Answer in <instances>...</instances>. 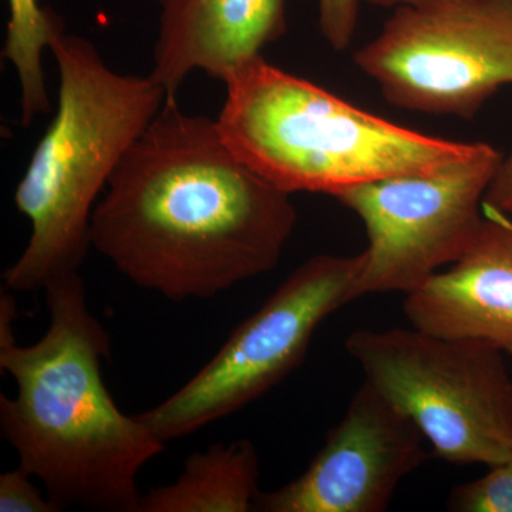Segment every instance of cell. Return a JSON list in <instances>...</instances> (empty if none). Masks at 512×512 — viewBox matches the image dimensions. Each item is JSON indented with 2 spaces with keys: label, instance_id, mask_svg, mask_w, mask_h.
I'll return each instance as SVG.
<instances>
[{
  "label": "cell",
  "instance_id": "14",
  "mask_svg": "<svg viewBox=\"0 0 512 512\" xmlns=\"http://www.w3.org/2000/svg\"><path fill=\"white\" fill-rule=\"evenodd\" d=\"M454 512H512V464L490 467V473L457 485L448 495Z\"/></svg>",
  "mask_w": 512,
  "mask_h": 512
},
{
  "label": "cell",
  "instance_id": "16",
  "mask_svg": "<svg viewBox=\"0 0 512 512\" xmlns=\"http://www.w3.org/2000/svg\"><path fill=\"white\" fill-rule=\"evenodd\" d=\"M360 0H319L320 32L333 49H348L359 18Z\"/></svg>",
  "mask_w": 512,
  "mask_h": 512
},
{
  "label": "cell",
  "instance_id": "11",
  "mask_svg": "<svg viewBox=\"0 0 512 512\" xmlns=\"http://www.w3.org/2000/svg\"><path fill=\"white\" fill-rule=\"evenodd\" d=\"M286 0H160L150 76L170 96L204 72L224 82L284 35Z\"/></svg>",
  "mask_w": 512,
  "mask_h": 512
},
{
  "label": "cell",
  "instance_id": "10",
  "mask_svg": "<svg viewBox=\"0 0 512 512\" xmlns=\"http://www.w3.org/2000/svg\"><path fill=\"white\" fill-rule=\"evenodd\" d=\"M413 328L474 339L512 355V221L483 205V221L464 255L407 293Z\"/></svg>",
  "mask_w": 512,
  "mask_h": 512
},
{
  "label": "cell",
  "instance_id": "13",
  "mask_svg": "<svg viewBox=\"0 0 512 512\" xmlns=\"http://www.w3.org/2000/svg\"><path fill=\"white\" fill-rule=\"evenodd\" d=\"M3 59L15 69L20 87V120L25 127L50 110L43 53L60 29L63 20L53 10L42 8L39 0H8Z\"/></svg>",
  "mask_w": 512,
  "mask_h": 512
},
{
  "label": "cell",
  "instance_id": "7",
  "mask_svg": "<svg viewBox=\"0 0 512 512\" xmlns=\"http://www.w3.org/2000/svg\"><path fill=\"white\" fill-rule=\"evenodd\" d=\"M353 62L399 109L473 119L512 84V0L400 6Z\"/></svg>",
  "mask_w": 512,
  "mask_h": 512
},
{
  "label": "cell",
  "instance_id": "1",
  "mask_svg": "<svg viewBox=\"0 0 512 512\" xmlns=\"http://www.w3.org/2000/svg\"><path fill=\"white\" fill-rule=\"evenodd\" d=\"M296 221L291 194L239 160L217 120L168 96L111 175L90 241L128 281L181 302L271 272Z\"/></svg>",
  "mask_w": 512,
  "mask_h": 512
},
{
  "label": "cell",
  "instance_id": "2",
  "mask_svg": "<svg viewBox=\"0 0 512 512\" xmlns=\"http://www.w3.org/2000/svg\"><path fill=\"white\" fill-rule=\"evenodd\" d=\"M45 291V336L32 346L0 338V369L18 387L15 399L0 394L3 439L57 511L137 512L138 474L165 443L121 412L104 384L110 336L90 312L82 276H62Z\"/></svg>",
  "mask_w": 512,
  "mask_h": 512
},
{
  "label": "cell",
  "instance_id": "8",
  "mask_svg": "<svg viewBox=\"0 0 512 512\" xmlns=\"http://www.w3.org/2000/svg\"><path fill=\"white\" fill-rule=\"evenodd\" d=\"M501 160L500 151L483 143L460 163L393 175L336 195L366 228L360 298L407 295L457 262L480 228L485 194Z\"/></svg>",
  "mask_w": 512,
  "mask_h": 512
},
{
  "label": "cell",
  "instance_id": "15",
  "mask_svg": "<svg viewBox=\"0 0 512 512\" xmlns=\"http://www.w3.org/2000/svg\"><path fill=\"white\" fill-rule=\"evenodd\" d=\"M22 467L0 474V512H57Z\"/></svg>",
  "mask_w": 512,
  "mask_h": 512
},
{
  "label": "cell",
  "instance_id": "19",
  "mask_svg": "<svg viewBox=\"0 0 512 512\" xmlns=\"http://www.w3.org/2000/svg\"><path fill=\"white\" fill-rule=\"evenodd\" d=\"M510 464H512V458H511Z\"/></svg>",
  "mask_w": 512,
  "mask_h": 512
},
{
  "label": "cell",
  "instance_id": "9",
  "mask_svg": "<svg viewBox=\"0 0 512 512\" xmlns=\"http://www.w3.org/2000/svg\"><path fill=\"white\" fill-rule=\"evenodd\" d=\"M424 441L412 419L363 382L305 473L259 494L254 511H386L403 478L430 457Z\"/></svg>",
  "mask_w": 512,
  "mask_h": 512
},
{
  "label": "cell",
  "instance_id": "5",
  "mask_svg": "<svg viewBox=\"0 0 512 512\" xmlns=\"http://www.w3.org/2000/svg\"><path fill=\"white\" fill-rule=\"evenodd\" d=\"M345 348L434 454L448 463H510L512 377L500 349L417 328L355 330Z\"/></svg>",
  "mask_w": 512,
  "mask_h": 512
},
{
  "label": "cell",
  "instance_id": "18",
  "mask_svg": "<svg viewBox=\"0 0 512 512\" xmlns=\"http://www.w3.org/2000/svg\"><path fill=\"white\" fill-rule=\"evenodd\" d=\"M370 5L383 6V8H400V6H424L433 3L446 2V0H366Z\"/></svg>",
  "mask_w": 512,
  "mask_h": 512
},
{
  "label": "cell",
  "instance_id": "12",
  "mask_svg": "<svg viewBox=\"0 0 512 512\" xmlns=\"http://www.w3.org/2000/svg\"><path fill=\"white\" fill-rule=\"evenodd\" d=\"M259 457L252 441L214 444L188 457L173 484L141 495L137 512L254 511Z\"/></svg>",
  "mask_w": 512,
  "mask_h": 512
},
{
  "label": "cell",
  "instance_id": "17",
  "mask_svg": "<svg viewBox=\"0 0 512 512\" xmlns=\"http://www.w3.org/2000/svg\"><path fill=\"white\" fill-rule=\"evenodd\" d=\"M484 204L504 214H512V150L507 157L503 156L498 165L497 173L485 194Z\"/></svg>",
  "mask_w": 512,
  "mask_h": 512
},
{
  "label": "cell",
  "instance_id": "4",
  "mask_svg": "<svg viewBox=\"0 0 512 512\" xmlns=\"http://www.w3.org/2000/svg\"><path fill=\"white\" fill-rule=\"evenodd\" d=\"M217 124L232 153L279 190L335 198L356 185L473 157L483 143L427 136L359 109L258 56L225 77Z\"/></svg>",
  "mask_w": 512,
  "mask_h": 512
},
{
  "label": "cell",
  "instance_id": "6",
  "mask_svg": "<svg viewBox=\"0 0 512 512\" xmlns=\"http://www.w3.org/2000/svg\"><path fill=\"white\" fill-rule=\"evenodd\" d=\"M363 262L362 252L309 258L197 375L138 419L167 444L264 396L301 365L320 323L360 298Z\"/></svg>",
  "mask_w": 512,
  "mask_h": 512
},
{
  "label": "cell",
  "instance_id": "3",
  "mask_svg": "<svg viewBox=\"0 0 512 512\" xmlns=\"http://www.w3.org/2000/svg\"><path fill=\"white\" fill-rule=\"evenodd\" d=\"M49 50L59 69V93L55 117L16 187V208L32 234L3 274L6 288L15 292L80 274L92 248L100 192L170 96L150 73L111 69L90 40L64 28Z\"/></svg>",
  "mask_w": 512,
  "mask_h": 512
}]
</instances>
